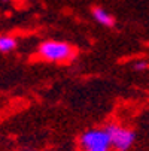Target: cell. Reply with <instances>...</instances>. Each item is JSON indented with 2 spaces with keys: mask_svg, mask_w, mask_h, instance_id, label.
<instances>
[{
  "mask_svg": "<svg viewBox=\"0 0 149 151\" xmlns=\"http://www.w3.org/2000/svg\"><path fill=\"white\" fill-rule=\"evenodd\" d=\"M37 55L46 63L66 64L76 58L78 48L64 40L48 39L37 47Z\"/></svg>",
  "mask_w": 149,
  "mask_h": 151,
  "instance_id": "obj_1",
  "label": "cell"
},
{
  "mask_svg": "<svg viewBox=\"0 0 149 151\" xmlns=\"http://www.w3.org/2000/svg\"><path fill=\"white\" fill-rule=\"evenodd\" d=\"M79 148L81 151H111L112 144L109 133L106 129H88L79 136Z\"/></svg>",
  "mask_w": 149,
  "mask_h": 151,
  "instance_id": "obj_2",
  "label": "cell"
},
{
  "mask_svg": "<svg viewBox=\"0 0 149 151\" xmlns=\"http://www.w3.org/2000/svg\"><path fill=\"white\" fill-rule=\"evenodd\" d=\"M104 129L109 133L113 151H128L133 147L136 141V132L133 129L121 126L118 123H109L104 126Z\"/></svg>",
  "mask_w": 149,
  "mask_h": 151,
  "instance_id": "obj_3",
  "label": "cell"
},
{
  "mask_svg": "<svg viewBox=\"0 0 149 151\" xmlns=\"http://www.w3.org/2000/svg\"><path fill=\"white\" fill-rule=\"evenodd\" d=\"M91 14H93V18L97 21L98 24H101L103 27H115L116 26V18L109 12V11H106L104 8L101 6H94L91 9Z\"/></svg>",
  "mask_w": 149,
  "mask_h": 151,
  "instance_id": "obj_4",
  "label": "cell"
},
{
  "mask_svg": "<svg viewBox=\"0 0 149 151\" xmlns=\"http://www.w3.org/2000/svg\"><path fill=\"white\" fill-rule=\"evenodd\" d=\"M18 47V40L12 35H0V52L2 54H9L15 51Z\"/></svg>",
  "mask_w": 149,
  "mask_h": 151,
  "instance_id": "obj_5",
  "label": "cell"
},
{
  "mask_svg": "<svg viewBox=\"0 0 149 151\" xmlns=\"http://www.w3.org/2000/svg\"><path fill=\"white\" fill-rule=\"evenodd\" d=\"M133 69L136 72H145L149 69V63H148V60H136L133 63Z\"/></svg>",
  "mask_w": 149,
  "mask_h": 151,
  "instance_id": "obj_6",
  "label": "cell"
},
{
  "mask_svg": "<svg viewBox=\"0 0 149 151\" xmlns=\"http://www.w3.org/2000/svg\"><path fill=\"white\" fill-rule=\"evenodd\" d=\"M21 151H36V150H33V148H23Z\"/></svg>",
  "mask_w": 149,
  "mask_h": 151,
  "instance_id": "obj_7",
  "label": "cell"
},
{
  "mask_svg": "<svg viewBox=\"0 0 149 151\" xmlns=\"http://www.w3.org/2000/svg\"><path fill=\"white\" fill-rule=\"evenodd\" d=\"M3 2H23V0H3Z\"/></svg>",
  "mask_w": 149,
  "mask_h": 151,
  "instance_id": "obj_8",
  "label": "cell"
}]
</instances>
